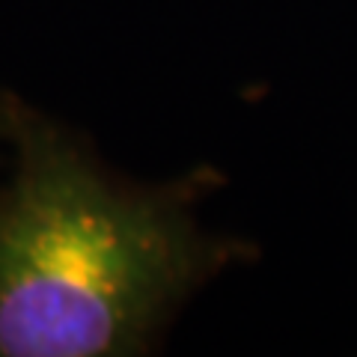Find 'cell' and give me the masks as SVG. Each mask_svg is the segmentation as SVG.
Returning a JSON list of instances; mask_svg holds the SVG:
<instances>
[{"label": "cell", "mask_w": 357, "mask_h": 357, "mask_svg": "<svg viewBox=\"0 0 357 357\" xmlns=\"http://www.w3.org/2000/svg\"><path fill=\"white\" fill-rule=\"evenodd\" d=\"M0 191V357L140 349L203 248L173 211L122 194L48 128H21Z\"/></svg>", "instance_id": "cell-1"}]
</instances>
